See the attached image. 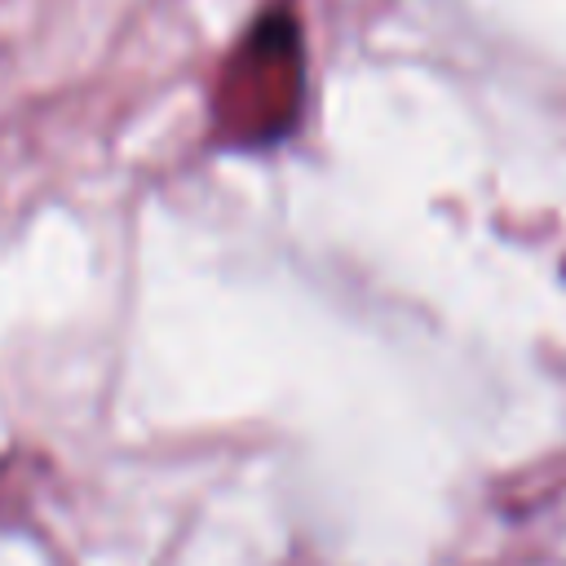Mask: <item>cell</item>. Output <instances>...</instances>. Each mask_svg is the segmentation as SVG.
Wrapping results in <instances>:
<instances>
[{
  "label": "cell",
  "instance_id": "1",
  "mask_svg": "<svg viewBox=\"0 0 566 566\" xmlns=\"http://www.w3.org/2000/svg\"><path fill=\"white\" fill-rule=\"evenodd\" d=\"M301 106V31L287 9H265L226 62L217 124L234 146L279 142Z\"/></svg>",
  "mask_w": 566,
  "mask_h": 566
}]
</instances>
